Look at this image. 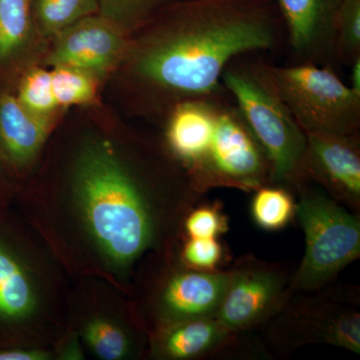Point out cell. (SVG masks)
<instances>
[{
    "label": "cell",
    "instance_id": "obj_1",
    "mask_svg": "<svg viewBox=\"0 0 360 360\" xmlns=\"http://www.w3.org/2000/svg\"><path fill=\"white\" fill-rule=\"evenodd\" d=\"M276 6L271 0H187L143 25L122 66L169 110L187 99H212L231 59L276 46Z\"/></svg>",
    "mask_w": 360,
    "mask_h": 360
},
{
    "label": "cell",
    "instance_id": "obj_18",
    "mask_svg": "<svg viewBox=\"0 0 360 360\" xmlns=\"http://www.w3.org/2000/svg\"><path fill=\"white\" fill-rule=\"evenodd\" d=\"M295 208L292 196L281 187H259L251 201L253 220L269 231L284 229L293 219Z\"/></svg>",
    "mask_w": 360,
    "mask_h": 360
},
{
    "label": "cell",
    "instance_id": "obj_23",
    "mask_svg": "<svg viewBox=\"0 0 360 360\" xmlns=\"http://www.w3.org/2000/svg\"><path fill=\"white\" fill-rule=\"evenodd\" d=\"M86 340L97 356L103 359H122L129 350V341L122 329L103 319L90 322Z\"/></svg>",
    "mask_w": 360,
    "mask_h": 360
},
{
    "label": "cell",
    "instance_id": "obj_22",
    "mask_svg": "<svg viewBox=\"0 0 360 360\" xmlns=\"http://www.w3.org/2000/svg\"><path fill=\"white\" fill-rule=\"evenodd\" d=\"M336 56L350 63L360 58V0H341Z\"/></svg>",
    "mask_w": 360,
    "mask_h": 360
},
{
    "label": "cell",
    "instance_id": "obj_27",
    "mask_svg": "<svg viewBox=\"0 0 360 360\" xmlns=\"http://www.w3.org/2000/svg\"><path fill=\"white\" fill-rule=\"evenodd\" d=\"M44 354L37 352H22V350H11V352H0V360H40L45 359Z\"/></svg>",
    "mask_w": 360,
    "mask_h": 360
},
{
    "label": "cell",
    "instance_id": "obj_11",
    "mask_svg": "<svg viewBox=\"0 0 360 360\" xmlns=\"http://www.w3.org/2000/svg\"><path fill=\"white\" fill-rule=\"evenodd\" d=\"M219 105L212 99H187L175 104L168 113V146L191 174L207 155Z\"/></svg>",
    "mask_w": 360,
    "mask_h": 360
},
{
    "label": "cell",
    "instance_id": "obj_16",
    "mask_svg": "<svg viewBox=\"0 0 360 360\" xmlns=\"http://www.w3.org/2000/svg\"><path fill=\"white\" fill-rule=\"evenodd\" d=\"M34 303L30 279L11 251L0 243V316L20 319Z\"/></svg>",
    "mask_w": 360,
    "mask_h": 360
},
{
    "label": "cell",
    "instance_id": "obj_26",
    "mask_svg": "<svg viewBox=\"0 0 360 360\" xmlns=\"http://www.w3.org/2000/svg\"><path fill=\"white\" fill-rule=\"evenodd\" d=\"M222 248L217 238H191L182 251L184 262L191 269L213 271L221 262Z\"/></svg>",
    "mask_w": 360,
    "mask_h": 360
},
{
    "label": "cell",
    "instance_id": "obj_2",
    "mask_svg": "<svg viewBox=\"0 0 360 360\" xmlns=\"http://www.w3.org/2000/svg\"><path fill=\"white\" fill-rule=\"evenodd\" d=\"M75 186L92 236L113 262L131 264L153 245L158 219L150 194L110 142L84 146Z\"/></svg>",
    "mask_w": 360,
    "mask_h": 360
},
{
    "label": "cell",
    "instance_id": "obj_24",
    "mask_svg": "<svg viewBox=\"0 0 360 360\" xmlns=\"http://www.w3.org/2000/svg\"><path fill=\"white\" fill-rule=\"evenodd\" d=\"M319 329L322 340L359 354L360 316L356 312H342L323 319Z\"/></svg>",
    "mask_w": 360,
    "mask_h": 360
},
{
    "label": "cell",
    "instance_id": "obj_19",
    "mask_svg": "<svg viewBox=\"0 0 360 360\" xmlns=\"http://www.w3.org/2000/svg\"><path fill=\"white\" fill-rule=\"evenodd\" d=\"M52 90L61 110L89 105L96 99L98 79L77 68H51Z\"/></svg>",
    "mask_w": 360,
    "mask_h": 360
},
{
    "label": "cell",
    "instance_id": "obj_15",
    "mask_svg": "<svg viewBox=\"0 0 360 360\" xmlns=\"http://www.w3.org/2000/svg\"><path fill=\"white\" fill-rule=\"evenodd\" d=\"M37 32L32 0H0V63H13L25 53Z\"/></svg>",
    "mask_w": 360,
    "mask_h": 360
},
{
    "label": "cell",
    "instance_id": "obj_3",
    "mask_svg": "<svg viewBox=\"0 0 360 360\" xmlns=\"http://www.w3.org/2000/svg\"><path fill=\"white\" fill-rule=\"evenodd\" d=\"M222 82L269 161L271 180L300 186L307 134L257 68H225Z\"/></svg>",
    "mask_w": 360,
    "mask_h": 360
},
{
    "label": "cell",
    "instance_id": "obj_6",
    "mask_svg": "<svg viewBox=\"0 0 360 360\" xmlns=\"http://www.w3.org/2000/svg\"><path fill=\"white\" fill-rule=\"evenodd\" d=\"M191 177L202 193L213 187L257 191L271 180L266 155L238 108L219 105L212 144Z\"/></svg>",
    "mask_w": 360,
    "mask_h": 360
},
{
    "label": "cell",
    "instance_id": "obj_14",
    "mask_svg": "<svg viewBox=\"0 0 360 360\" xmlns=\"http://www.w3.org/2000/svg\"><path fill=\"white\" fill-rule=\"evenodd\" d=\"M231 335L213 316L186 319L167 331L162 350L172 359H193L219 347Z\"/></svg>",
    "mask_w": 360,
    "mask_h": 360
},
{
    "label": "cell",
    "instance_id": "obj_9",
    "mask_svg": "<svg viewBox=\"0 0 360 360\" xmlns=\"http://www.w3.org/2000/svg\"><path fill=\"white\" fill-rule=\"evenodd\" d=\"M305 134V175L319 182L331 198L359 207L360 151L354 134Z\"/></svg>",
    "mask_w": 360,
    "mask_h": 360
},
{
    "label": "cell",
    "instance_id": "obj_20",
    "mask_svg": "<svg viewBox=\"0 0 360 360\" xmlns=\"http://www.w3.org/2000/svg\"><path fill=\"white\" fill-rule=\"evenodd\" d=\"M16 97L35 115L58 118L60 113L52 90L51 70L33 68L26 71L18 85Z\"/></svg>",
    "mask_w": 360,
    "mask_h": 360
},
{
    "label": "cell",
    "instance_id": "obj_8",
    "mask_svg": "<svg viewBox=\"0 0 360 360\" xmlns=\"http://www.w3.org/2000/svg\"><path fill=\"white\" fill-rule=\"evenodd\" d=\"M214 317L229 333L255 326L278 307L284 292L283 274L262 264L231 270Z\"/></svg>",
    "mask_w": 360,
    "mask_h": 360
},
{
    "label": "cell",
    "instance_id": "obj_4",
    "mask_svg": "<svg viewBox=\"0 0 360 360\" xmlns=\"http://www.w3.org/2000/svg\"><path fill=\"white\" fill-rule=\"evenodd\" d=\"M304 132L355 134L360 124V94L330 68L307 65L257 66Z\"/></svg>",
    "mask_w": 360,
    "mask_h": 360
},
{
    "label": "cell",
    "instance_id": "obj_12",
    "mask_svg": "<svg viewBox=\"0 0 360 360\" xmlns=\"http://www.w3.org/2000/svg\"><path fill=\"white\" fill-rule=\"evenodd\" d=\"M231 274L232 271L195 269L175 274L161 296L163 309L177 321L213 316Z\"/></svg>",
    "mask_w": 360,
    "mask_h": 360
},
{
    "label": "cell",
    "instance_id": "obj_17",
    "mask_svg": "<svg viewBox=\"0 0 360 360\" xmlns=\"http://www.w3.org/2000/svg\"><path fill=\"white\" fill-rule=\"evenodd\" d=\"M37 34L52 39L59 32L87 16L98 14L97 0H32Z\"/></svg>",
    "mask_w": 360,
    "mask_h": 360
},
{
    "label": "cell",
    "instance_id": "obj_10",
    "mask_svg": "<svg viewBox=\"0 0 360 360\" xmlns=\"http://www.w3.org/2000/svg\"><path fill=\"white\" fill-rule=\"evenodd\" d=\"M293 51L307 59L336 56L341 0H274Z\"/></svg>",
    "mask_w": 360,
    "mask_h": 360
},
{
    "label": "cell",
    "instance_id": "obj_25",
    "mask_svg": "<svg viewBox=\"0 0 360 360\" xmlns=\"http://www.w3.org/2000/svg\"><path fill=\"white\" fill-rule=\"evenodd\" d=\"M184 229L191 238H217L229 225L219 205H202L187 215Z\"/></svg>",
    "mask_w": 360,
    "mask_h": 360
},
{
    "label": "cell",
    "instance_id": "obj_21",
    "mask_svg": "<svg viewBox=\"0 0 360 360\" xmlns=\"http://www.w3.org/2000/svg\"><path fill=\"white\" fill-rule=\"evenodd\" d=\"M98 14L127 34L148 22L167 0H97Z\"/></svg>",
    "mask_w": 360,
    "mask_h": 360
},
{
    "label": "cell",
    "instance_id": "obj_13",
    "mask_svg": "<svg viewBox=\"0 0 360 360\" xmlns=\"http://www.w3.org/2000/svg\"><path fill=\"white\" fill-rule=\"evenodd\" d=\"M56 117L35 115L16 96H0V153L16 165L37 155L51 134Z\"/></svg>",
    "mask_w": 360,
    "mask_h": 360
},
{
    "label": "cell",
    "instance_id": "obj_7",
    "mask_svg": "<svg viewBox=\"0 0 360 360\" xmlns=\"http://www.w3.org/2000/svg\"><path fill=\"white\" fill-rule=\"evenodd\" d=\"M129 45L130 35L94 14L56 35L45 63L49 68H77L101 82L122 65Z\"/></svg>",
    "mask_w": 360,
    "mask_h": 360
},
{
    "label": "cell",
    "instance_id": "obj_5",
    "mask_svg": "<svg viewBox=\"0 0 360 360\" xmlns=\"http://www.w3.org/2000/svg\"><path fill=\"white\" fill-rule=\"evenodd\" d=\"M305 252L291 286L314 290L330 281L360 255V221L319 191H305L296 205Z\"/></svg>",
    "mask_w": 360,
    "mask_h": 360
},
{
    "label": "cell",
    "instance_id": "obj_28",
    "mask_svg": "<svg viewBox=\"0 0 360 360\" xmlns=\"http://www.w3.org/2000/svg\"><path fill=\"white\" fill-rule=\"evenodd\" d=\"M352 89L360 94V58L355 59L352 63Z\"/></svg>",
    "mask_w": 360,
    "mask_h": 360
}]
</instances>
